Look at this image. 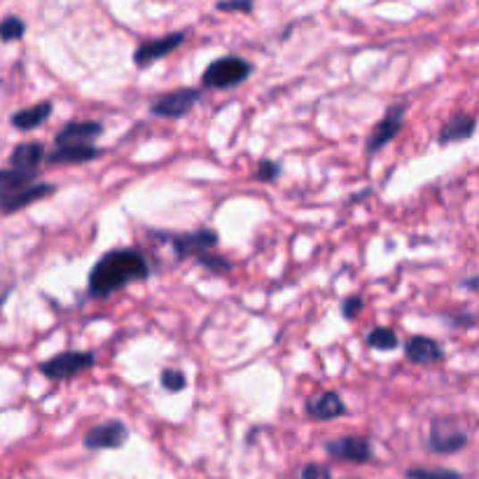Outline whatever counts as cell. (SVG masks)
Segmentation results:
<instances>
[{"mask_svg": "<svg viewBox=\"0 0 479 479\" xmlns=\"http://www.w3.org/2000/svg\"><path fill=\"white\" fill-rule=\"evenodd\" d=\"M367 346H372L376 351H393L400 346V337L395 334V330L379 325V328L367 332Z\"/></svg>", "mask_w": 479, "mask_h": 479, "instance_id": "20", "label": "cell"}, {"mask_svg": "<svg viewBox=\"0 0 479 479\" xmlns=\"http://www.w3.org/2000/svg\"><path fill=\"white\" fill-rule=\"evenodd\" d=\"M162 237L169 241L178 260L195 257L197 265H201L211 273H227L231 269V262L227 257L213 253L218 246V231L215 230L201 227V230L188 231V234H162Z\"/></svg>", "mask_w": 479, "mask_h": 479, "instance_id": "2", "label": "cell"}, {"mask_svg": "<svg viewBox=\"0 0 479 479\" xmlns=\"http://www.w3.org/2000/svg\"><path fill=\"white\" fill-rule=\"evenodd\" d=\"M56 185H49V182H36L30 188L19 189V192H13V195H0V211L3 213H17L21 208L30 206L33 201H40L45 197L55 195Z\"/></svg>", "mask_w": 479, "mask_h": 479, "instance_id": "12", "label": "cell"}, {"mask_svg": "<svg viewBox=\"0 0 479 479\" xmlns=\"http://www.w3.org/2000/svg\"><path fill=\"white\" fill-rule=\"evenodd\" d=\"M253 73V63L246 61L243 56L227 55L220 56V59L211 61L206 68H204V75H201V87L204 89H234L241 82L250 78Z\"/></svg>", "mask_w": 479, "mask_h": 479, "instance_id": "3", "label": "cell"}, {"mask_svg": "<svg viewBox=\"0 0 479 479\" xmlns=\"http://www.w3.org/2000/svg\"><path fill=\"white\" fill-rule=\"evenodd\" d=\"M24 33H26L24 19L5 17L0 21V40H3V43H14V40H19Z\"/></svg>", "mask_w": 479, "mask_h": 479, "instance_id": "22", "label": "cell"}, {"mask_svg": "<svg viewBox=\"0 0 479 479\" xmlns=\"http://www.w3.org/2000/svg\"><path fill=\"white\" fill-rule=\"evenodd\" d=\"M47 159V152H45L43 143H36V140H30V143H19L14 147L13 157H10V164L14 169H26V171H38L40 162Z\"/></svg>", "mask_w": 479, "mask_h": 479, "instance_id": "17", "label": "cell"}, {"mask_svg": "<svg viewBox=\"0 0 479 479\" xmlns=\"http://www.w3.org/2000/svg\"><path fill=\"white\" fill-rule=\"evenodd\" d=\"M97 157H101V150L97 146H68L47 152L49 164H85Z\"/></svg>", "mask_w": 479, "mask_h": 479, "instance_id": "16", "label": "cell"}, {"mask_svg": "<svg viewBox=\"0 0 479 479\" xmlns=\"http://www.w3.org/2000/svg\"><path fill=\"white\" fill-rule=\"evenodd\" d=\"M281 173H283V166H281V162H273V159H262L257 164V171H255L257 181L262 182H273L276 178H281Z\"/></svg>", "mask_w": 479, "mask_h": 479, "instance_id": "24", "label": "cell"}, {"mask_svg": "<svg viewBox=\"0 0 479 479\" xmlns=\"http://www.w3.org/2000/svg\"><path fill=\"white\" fill-rule=\"evenodd\" d=\"M52 115V104L49 101H40V104L30 105V108L19 110L13 115V127H17L19 131H30V129L40 127Z\"/></svg>", "mask_w": 479, "mask_h": 479, "instance_id": "18", "label": "cell"}, {"mask_svg": "<svg viewBox=\"0 0 479 479\" xmlns=\"http://www.w3.org/2000/svg\"><path fill=\"white\" fill-rule=\"evenodd\" d=\"M463 288H479V279H467V281H463Z\"/></svg>", "mask_w": 479, "mask_h": 479, "instance_id": "29", "label": "cell"}, {"mask_svg": "<svg viewBox=\"0 0 479 479\" xmlns=\"http://www.w3.org/2000/svg\"><path fill=\"white\" fill-rule=\"evenodd\" d=\"M38 171H26V169H0V195H13L19 189L30 188L36 185Z\"/></svg>", "mask_w": 479, "mask_h": 479, "instance_id": "19", "label": "cell"}, {"mask_svg": "<svg viewBox=\"0 0 479 479\" xmlns=\"http://www.w3.org/2000/svg\"><path fill=\"white\" fill-rule=\"evenodd\" d=\"M467 442H470V437L461 425H456L454 419H435L431 424L428 450L435 454H456V451L466 450Z\"/></svg>", "mask_w": 479, "mask_h": 479, "instance_id": "6", "label": "cell"}, {"mask_svg": "<svg viewBox=\"0 0 479 479\" xmlns=\"http://www.w3.org/2000/svg\"><path fill=\"white\" fill-rule=\"evenodd\" d=\"M370 192H372L370 188H367V189H363V192H358V195H353V197H351V201H360V199H365V197L370 195Z\"/></svg>", "mask_w": 479, "mask_h": 479, "instance_id": "28", "label": "cell"}, {"mask_svg": "<svg viewBox=\"0 0 479 479\" xmlns=\"http://www.w3.org/2000/svg\"><path fill=\"white\" fill-rule=\"evenodd\" d=\"M405 356L407 360L414 365H431L444 358V349L440 341L431 340V337H424V334H416V337L407 341Z\"/></svg>", "mask_w": 479, "mask_h": 479, "instance_id": "15", "label": "cell"}, {"mask_svg": "<svg viewBox=\"0 0 479 479\" xmlns=\"http://www.w3.org/2000/svg\"><path fill=\"white\" fill-rule=\"evenodd\" d=\"M299 479H332V473H330L325 466H304L302 473H299Z\"/></svg>", "mask_w": 479, "mask_h": 479, "instance_id": "27", "label": "cell"}, {"mask_svg": "<svg viewBox=\"0 0 479 479\" xmlns=\"http://www.w3.org/2000/svg\"><path fill=\"white\" fill-rule=\"evenodd\" d=\"M477 131V117L470 113H456L450 120L444 122L442 131H440V146H451V143H461V140L473 139Z\"/></svg>", "mask_w": 479, "mask_h": 479, "instance_id": "14", "label": "cell"}, {"mask_svg": "<svg viewBox=\"0 0 479 479\" xmlns=\"http://www.w3.org/2000/svg\"><path fill=\"white\" fill-rule=\"evenodd\" d=\"M185 38H188L185 30H176V33H169V36L140 43L134 52V63L139 68H147L152 66V63H157V61H162L164 56L173 55V52L185 43Z\"/></svg>", "mask_w": 479, "mask_h": 479, "instance_id": "8", "label": "cell"}, {"mask_svg": "<svg viewBox=\"0 0 479 479\" xmlns=\"http://www.w3.org/2000/svg\"><path fill=\"white\" fill-rule=\"evenodd\" d=\"M104 134V124L101 122L87 120V122H68L66 127L56 134V147L68 146H94V140Z\"/></svg>", "mask_w": 479, "mask_h": 479, "instance_id": "11", "label": "cell"}, {"mask_svg": "<svg viewBox=\"0 0 479 479\" xmlns=\"http://www.w3.org/2000/svg\"><path fill=\"white\" fill-rule=\"evenodd\" d=\"M97 365V356L91 351H63L55 358L45 360L40 365V372H43L47 379L52 382H66V379H73V376L82 374L85 370Z\"/></svg>", "mask_w": 479, "mask_h": 479, "instance_id": "4", "label": "cell"}, {"mask_svg": "<svg viewBox=\"0 0 479 479\" xmlns=\"http://www.w3.org/2000/svg\"><path fill=\"white\" fill-rule=\"evenodd\" d=\"M215 10H218V13H246V14H250L255 10V5L250 3V0H239V3H218V5H215Z\"/></svg>", "mask_w": 479, "mask_h": 479, "instance_id": "26", "label": "cell"}, {"mask_svg": "<svg viewBox=\"0 0 479 479\" xmlns=\"http://www.w3.org/2000/svg\"><path fill=\"white\" fill-rule=\"evenodd\" d=\"M307 412L315 421H332L346 416V402L337 391H325V393L315 395L307 400Z\"/></svg>", "mask_w": 479, "mask_h": 479, "instance_id": "13", "label": "cell"}, {"mask_svg": "<svg viewBox=\"0 0 479 479\" xmlns=\"http://www.w3.org/2000/svg\"><path fill=\"white\" fill-rule=\"evenodd\" d=\"M150 276V265L146 255L136 248H115L98 257L87 276V290L94 299H104L113 292L127 288L129 283H139Z\"/></svg>", "mask_w": 479, "mask_h": 479, "instance_id": "1", "label": "cell"}, {"mask_svg": "<svg viewBox=\"0 0 479 479\" xmlns=\"http://www.w3.org/2000/svg\"><path fill=\"white\" fill-rule=\"evenodd\" d=\"M409 479H463L461 473L447 470V467H412L407 470Z\"/></svg>", "mask_w": 479, "mask_h": 479, "instance_id": "21", "label": "cell"}, {"mask_svg": "<svg viewBox=\"0 0 479 479\" xmlns=\"http://www.w3.org/2000/svg\"><path fill=\"white\" fill-rule=\"evenodd\" d=\"M129 440V428L124 421L110 419L104 424L94 425L85 433V450L101 451V450H122Z\"/></svg>", "mask_w": 479, "mask_h": 479, "instance_id": "7", "label": "cell"}, {"mask_svg": "<svg viewBox=\"0 0 479 479\" xmlns=\"http://www.w3.org/2000/svg\"><path fill=\"white\" fill-rule=\"evenodd\" d=\"M328 454L337 461H351L363 466V463L372 461V442L360 435L340 437V440L328 442Z\"/></svg>", "mask_w": 479, "mask_h": 479, "instance_id": "10", "label": "cell"}, {"mask_svg": "<svg viewBox=\"0 0 479 479\" xmlns=\"http://www.w3.org/2000/svg\"><path fill=\"white\" fill-rule=\"evenodd\" d=\"M365 309V302L360 295H349V298L341 302V315H344L346 321H353V318H358L360 311Z\"/></svg>", "mask_w": 479, "mask_h": 479, "instance_id": "25", "label": "cell"}, {"mask_svg": "<svg viewBox=\"0 0 479 479\" xmlns=\"http://www.w3.org/2000/svg\"><path fill=\"white\" fill-rule=\"evenodd\" d=\"M201 89L195 87H182V89H173L164 97H159L157 101H152L150 113L155 117H166V120H181L195 108L201 101Z\"/></svg>", "mask_w": 479, "mask_h": 479, "instance_id": "5", "label": "cell"}, {"mask_svg": "<svg viewBox=\"0 0 479 479\" xmlns=\"http://www.w3.org/2000/svg\"><path fill=\"white\" fill-rule=\"evenodd\" d=\"M405 115H407V104L391 105V108L386 110L383 120L376 124L372 136L367 139V155H376L383 146H389L391 140L400 134L402 127H405Z\"/></svg>", "mask_w": 479, "mask_h": 479, "instance_id": "9", "label": "cell"}, {"mask_svg": "<svg viewBox=\"0 0 479 479\" xmlns=\"http://www.w3.org/2000/svg\"><path fill=\"white\" fill-rule=\"evenodd\" d=\"M159 382H162V386H164L169 393H181V391L188 386V376L182 374L181 370H162Z\"/></svg>", "mask_w": 479, "mask_h": 479, "instance_id": "23", "label": "cell"}]
</instances>
